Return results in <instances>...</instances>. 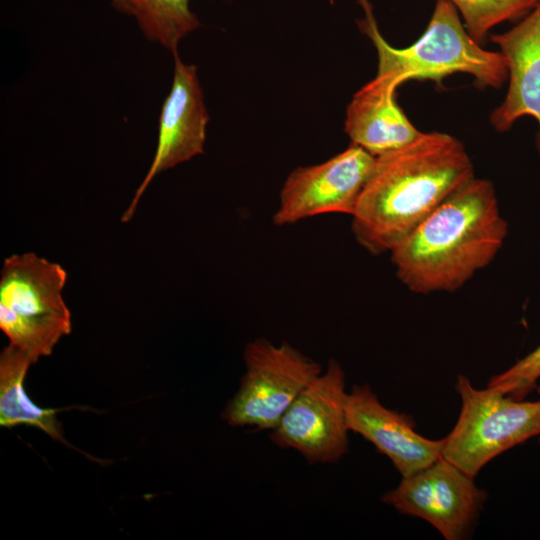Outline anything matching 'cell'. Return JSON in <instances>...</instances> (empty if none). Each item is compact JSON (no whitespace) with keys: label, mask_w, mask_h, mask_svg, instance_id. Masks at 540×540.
I'll return each instance as SVG.
<instances>
[{"label":"cell","mask_w":540,"mask_h":540,"mask_svg":"<svg viewBox=\"0 0 540 540\" xmlns=\"http://www.w3.org/2000/svg\"><path fill=\"white\" fill-rule=\"evenodd\" d=\"M474 177L457 138L421 132L405 146L376 157L351 215L352 233L370 254L390 252Z\"/></svg>","instance_id":"6da1fadb"},{"label":"cell","mask_w":540,"mask_h":540,"mask_svg":"<svg viewBox=\"0 0 540 540\" xmlns=\"http://www.w3.org/2000/svg\"><path fill=\"white\" fill-rule=\"evenodd\" d=\"M507 231L492 182L474 177L394 247L391 260L412 292H451L495 258Z\"/></svg>","instance_id":"7a4b0ae2"},{"label":"cell","mask_w":540,"mask_h":540,"mask_svg":"<svg viewBox=\"0 0 540 540\" xmlns=\"http://www.w3.org/2000/svg\"><path fill=\"white\" fill-rule=\"evenodd\" d=\"M358 1L365 16L357 23L376 48L377 74H393L402 83L410 79L440 83L444 77L461 72L473 76L479 88H499L508 79L501 52L487 51L472 39L450 0H436L425 32L406 48L391 46L378 29L370 2Z\"/></svg>","instance_id":"3957f363"},{"label":"cell","mask_w":540,"mask_h":540,"mask_svg":"<svg viewBox=\"0 0 540 540\" xmlns=\"http://www.w3.org/2000/svg\"><path fill=\"white\" fill-rule=\"evenodd\" d=\"M65 269L34 253L13 254L0 277V328L32 364L49 356L71 332V314L62 297Z\"/></svg>","instance_id":"277c9868"},{"label":"cell","mask_w":540,"mask_h":540,"mask_svg":"<svg viewBox=\"0 0 540 540\" xmlns=\"http://www.w3.org/2000/svg\"><path fill=\"white\" fill-rule=\"evenodd\" d=\"M455 388L461 410L444 438L441 457L471 477L499 454L540 436V400H516L490 387L476 389L464 375L458 376Z\"/></svg>","instance_id":"5b68a950"},{"label":"cell","mask_w":540,"mask_h":540,"mask_svg":"<svg viewBox=\"0 0 540 540\" xmlns=\"http://www.w3.org/2000/svg\"><path fill=\"white\" fill-rule=\"evenodd\" d=\"M245 374L222 418L235 427L273 430L321 366L288 343L258 338L244 349Z\"/></svg>","instance_id":"8992f818"},{"label":"cell","mask_w":540,"mask_h":540,"mask_svg":"<svg viewBox=\"0 0 540 540\" xmlns=\"http://www.w3.org/2000/svg\"><path fill=\"white\" fill-rule=\"evenodd\" d=\"M345 374L335 359L295 399L270 439L309 463H335L348 450Z\"/></svg>","instance_id":"52a82bcc"},{"label":"cell","mask_w":540,"mask_h":540,"mask_svg":"<svg viewBox=\"0 0 540 540\" xmlns=\"http://www.w3.org/2000/svg\"><path fill=\"white\" fill-rule=\"evenodd\" d=\"M471 477L440 457L431 465L402 477L382 501L397 511L426 520L447 540L471 534L487 498Z\"/></svg>","instance_id":"ba28073f"},{"label":"cell","mask_w":540,"mask_h":540,"mask_svg":"<svg viewBox=\"0 0 540 540\" xmlns=\"http://www.w3.org/2000/svg\"><path fill=\"white\" fill-rule=\"evenodd\" d=\"M376 157L351 144L327 161L298 167L286 178L273 215L278 226L327 213L352 215Z\"/></svg>","instance_id":"9c48e42d"},{"label":"cell","mask_w":540,"mask_h":540,"mask_svg":"<svg viewBox=\"0 0 540 540\" xmlns=\"http://www.w3.org/2000/svg\"><path fill=\"white\" fill-rule=\"evenodd\" d=\"M174 73L169 94L163 102L155 155L121 221L128 222L153 178L162 171L204 152L209 120L197 68L174 53Z\"/></svg>","instance_id":"30bf717a"},{"label":"cell","mask_w":540,"mask_h":540,"mask_svg":"<svg viewBox=\"0 0 540 540\" xmlns=\"http://www.w3.org/2000/svg\"><path fill=\"white\" fill-rule=\"evenodd\" d=\"M346 421L349 431L360 434L386 455L402 477L441 457L444 439L431 440L418 434L408 415L382 405L367 384L355 385L347 394Z\"/></svg>","instance_id":"8fae6325"},{"label":"cell","mask_w":540,"mask_h":540,"mask_svg":"<svg viewBox=\"0 0 540 540\" xmlns=\"http://www.w3.org/2000/svg\"><path fill=\"white\" fill-rule=\"evenodd\" d=\"M508 69V89L493 110L490 122L508 131L521 117L531 116L538 125L536 148L540 155V3L512 29L491 36Z\"/></svg>","instance_id":"7c38bea8"},{"label":"cell","mask_w":540,"mask_h":540,"mask_svg":"<svg viewBox=\"0 0 540 540\" xmlns=\"http://www.w3.org/2000/svg\"><path fill=\"white\" fill-rule=\"evenodd\" d=\"M402 81L393 74H377L353 96L344 130L355 144L378 157L413 141L421 133L395 100Z\"/></svg>","instance_id":"4fadbf2b"},{"label":"cell","mask_w":540,"mask_h":540,"mask_svg":"<svg viewBox=\"0 0 540 540\" xmlns=\"http://www.w3.org/2000/svg\"><path fill=\"white\" fill-rule=\"evenodd\" d=\"M31 364L29 357L11 344L1 352L0 426L37 427L53 439L68 445L63 437L61 424L56 419V413L60 410L34 405L24 391L23 382Z\"/></svg>","instance_id":"5bb4252c"},{"label":"cell","mask_w":540,"mask_h":540,"mask_svg":"<svg viewBox=\"0 0 540 540\" xmlns=\"http://www.w3.org/2000/svg\"><path fill=\"white\" fill-rule=\"evenodd\" d=\"M115 10L132 16L150 41L178 52L180 41L201 25L191 0H109Z\"/></svg>","instance_id":"9a60e30c"},{"label":"cell","mask_w":540,"mask_h":540,"mask_svg":"<svg viewBox=\"0 0 540 540\" xmlns=\"http://www.w3.org/2000/svg\"><path fill=\"white\" fill-rule=\"evenodd\" d=\"M461 13L469 35L481 44L496 25L520 19L540 0H450Z\"/></svg>","instance_id":"2e32d148"},{"label":"cell","mask_w":540,"mask_h":540,"mask_svg":"<svg viewBox=\"0 0 540 540\" xmlns=\"http://www.w3.org/2000/svg\"><path fill=\"white\" fill-rule=\"evenodd\" d=\"M540 380V345L504 372L492 377L490 387L508 397L523 400Z\"/></svg>","instance_id":"e0dca14e"},{"label":"cell","mask_w":540,"mask_h":540,"mask_svg":"<svg viewBox=\"0 0 540 540\" xmlns=\"http://www.w3.org/2000/svg\"><path fill=\"white\" fill-rule=\"evenodd\" d=\"M537 392L540 394V385L536 387Z\"/></svg>","instance_id":"ac0fdd59"}]
</instances>
